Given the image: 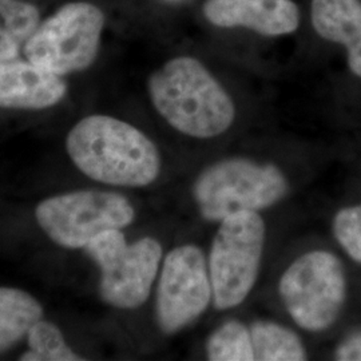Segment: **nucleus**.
I'll use <instances>...</instances> for the list:
<instances>
[{
	"mask_svg": "<svg viewBox=\"0 0 361 361\" xmlns=\"http://www.w3.org/2000/svg\"><path fill=\"white\" fill-rule=\"evenodd\" d=\"M213 302L207 259L200 246L185 244L164 259L155 297V319L164 335L193 324Z\"/></svg>",
	"mask_w": 361,
	"mask_h": 361,
	"instance_id": "nucleus-9",
	"label": "nucleus"
},
{
	"mask_svg": "<svg viewBox=\"0 0 361 361\" xmlns=\"http://www.w3.org/2000/svg\"><path fill=\"white\" fill-rule=\"evenodd\" d=\"M38 300L16 288H0V352L13 347L42 320Z\"/></svg>",
	"mask_w": 361,
	"mask_h": 361,
	"instance_id": "nucleus-13",
	"label": "nucleus"
},
{
	"mask_svg": "<svg viewBox=\"0 0 361 361\" xmlns=\"http://www.w3.org/2000/svg\"><path fill=\"white\" fill-rule=\"evenodd\" d=\"M165 1H171L173 3V1H180V0H165Z\"/></svg>",
	"mask_w": 361,
	"mask_h": 361,
	"instance_id": "nucleus-20",
	"label": "nucleus"
},
{
	"mask_svg": "<svg viewBox=\"0 0 361 361\" xmlns=\"http://www.w3.org/2000/svg\"><path fill=\"white\" fill-rule=\"evenodd\" d=\"M312 23L322 38L345 46L349 68L361 78V0H312Z\"/></svg>",
	"mask_w": 361,
	"mask_h": 361,
	"instance_id": "nucleus-12",
	"label": "nucleus"
},
{
	"mask_svg": "<svg viewBox=\"0 0 361 361\" xmlns=\"http://www.w3.org/2000/svg\"><path fill=\"white\" fill-rule=\"evenodd\" d=\"M67 153L91 180L123 188L152 185L161 173V154L141 130L113 116H91L70 131Z\"/></svg>",
	"mask_w": 361,
	"mask_h": 361,
	"instance_id": "nucleus-1",
	"label": "nucleus"
},
{
	"mask_svg": "<svg viewBox=\"0 0 361 361\" xmlns=\"http://www.w3.org/2000/svg\"><path fill=\"white\" fill-rule=\"evenodd\" d=\"M67 86L61 75L23 61L0 59V107L40 110L59 104Z\"/></svg>",
	"mask_w": 361,
	"mask_h": 361,
	"instance_id": "nucleus-11",
	"label": "nucleus"
},
{
	"mask_svg": "<svg viewBox=\"0 0 361 361\" xmlns=\"http://www.w3.org/2000/svg\"><path fill=\"white\" fill-rule=\"evenodd\" d=\"M147 90L161 116L188 137L216 138L234 122L231 95L205 66L190 56L174 58L155 70Z\"/></svg>",
	"mask_w": 361,
	"mask_h": 361,
	"instance_id": "nucleus-2",
	"label": "nucleus"
},
{
	"mask_svg": "<svg viewBox=\"0 0 361 361\" xmlns=\"http://www.w3.org/2000/svg\"><path fill=\"white\" fill-rule=\"evenodd\" d=\"M39 26L38 10L20 0H0V59H13Z\"/></svg>",
	"mask_w": 361,
	"mask_h": 361,
	"instance_id": "nucleus-15",
	"label": "nucleus"
},
{
	"mask_svg": "<svg viewBox=\"0 0 361 361\" xmlns=\"http://www.w3.org/2000/svg\"><path fill=\"white\" fill-rule=\"evenodd\" d=\"M332 232L349 257L361 264V204L338 210L332 222Z\"/></svg>",
	"mask_w": 361,
	"mask_h": 361,
	"instance_id": "nucleus-18",
	"label": "nucleus"
},
{
	"mask_svg": "<svg viewBox=\"0 0 361 361\" xmlns=\"http://www.w3.org/2000/svg\"><path fill=\"white\" fill-rule=\"evenodd\" d=\"M42 231L59 246L85 249L98 234L133 224L135 210L122 194L79 190L42 201L35 210Z\"/></svg>",
	"mask_w": 361,
	"mask_h": 361,
	"instance_id": "nucleus-7",
	"label": "nucleus"
},
{
	"mask_svg": "<svg viewBox=\"0 0 361 361\" xmlns=\"http://www.w3.org/2000/svg\"><path fill=\"white\" fill-rule=\"evenodd\" d=\"M255 356L258 361H301L308 359L300 336L283 324L257 320L250 326Z\"/></svg>",
	"mask_w": 361,
	"mask_h": 361,
	"instance_id": "nucleus-14",
	"label": "nucleus"
},
{
	"mask_svg": "<svg viewBox=\"0 0 361 361\" xmlns=\"http://www.w3.org/2000/svg\"><path fill=\"white\" fill-rule=\"evenodd\" d=\"M279 293L290 319L319 334L338 319L347 300V277L332 252L316 249L297 257L283 273Z\"/></svg>",
	"mask_w": 361,
	"mask_h": 361,
	"instance_id": "nucleus-5",
	"label": "nucleus"
},
{
	"mask_svg": "<svg viewBox=\"0 0 361 361\" xmlns=\"http://www.w3.org/2000/svg\"><path fill=\"white\" fill-rule=\"evenodd\" d=\"M104 26V13L98 7L66 4L27 40V59L61 77L86 70L97 58Z\"/></svg>",
	"mask_w": 361,
	"mask_h": 361,
	"instance_id": "nucleus-8",
	"label": "nucleus"
},
{
	"mask_svg": "<svg viewBox=\"0 0 361 361\" xmlns=\"http://www.w3.org/2000/svg\"><path fill=\"white\" fill-rule=\"evenodd\" d=\"M28 350L22 361H77L85 360L66 344L61 329L55 324L39 320L27 334Z\"/></svg>",
	"mask_w": 361,
	"mask_h": 361,
	"instance_id": "nucleus-17",
	"label": "nucleus"
},
{
	"mask_svg": "<svg viewBox=\"0 0 361 361\" xmlns=\"http://www.w3.org/2000/svg\"><path fill=\"white\" fill-rule=\"evenodd\" d=\"M289 180L271 162L244 157L217 161L193 183V198L202 219L219 222L241 212H261L284 200Z\"/></svg>",
	"mask_w": 361,
	"mask_h": 361,
	"instance_id": "nucleus-3",
	"label": "nucleus"
},
{
	"mask_svg": "<svg viewBox=\"0 0 361 361\" xmlns=\"http://www.w3.org/2000/svg\"><path fill=\"white\" fill-rule=\"evenodd\" d=\"M204 13L217 27H246L265 37L295 32L298 7L292 0H207Z\"/></svg>",
	"mask_w": 361,
	"mask_h": 361,
	"instance_id": "nucleus-10",
	"label": "nucleus"
},
{
	"mask_svg": "<svg viewBox=\"0 0 361 361\" xmlns=\"http://www.w3.org/2000/svg\"><path fill=\"white\" fill-rule=\"evenodd\" d=\"M207 356L212 361L256 360L250 328L240 320H228L207 337Z\"/></svg>",
	"mask_w": 361,
	"mask_h": 361,
	"instance_id": "nucleus-16",
	"label": "nucleus"
},
{
	"mask_svg": "<svg viewBox=\"0 0 361 361\" xmlns=\"http://www.w3.org/2000/svg\"><path fill=\"white\" fill-rule=\"evenodd\" d=\"M85 252L101 271L104 302L118 310H137L146 302L164 253L155 238L143 237L128 244L122 229H110L91 240Z\"/></svg>",
	"mask_w": 361,
	"mask_h": 361,
	"instance_id": "nucleus-6",
	"label": "nucleus"
},
{
	"mask_svg": "<svg viewBox=\"0 0 361 361\" xmlns=\"http://www.w3.org/2000/svg\"><path fill=\"white\" fill-rule=\"evenodd\" d=\"M335 360L361 361V331L347 336L335 350Z\"/></svg>",
	"mask_w": 361,
	"mask_h": 361,
	"instance_id": "nucleus-19",
	"label": "nucleus"
},
{
	"mask_svg": "<svg viewBox=\"0 0 361 361\" xmlns=\"http://www.w3.org/2000/svg\"><path fill=\"white\" fill-rule=\"evenodd\" d=\"M265 241L267 225L258 212H241L219 221L207 257L216 310H233L250 295Z\"/></svg>",
	"mask_w": 361,
	"mask_h": 361,
	"instance_id": "nucleus-4",
	"label": "nucleus"
}]
</instances>
